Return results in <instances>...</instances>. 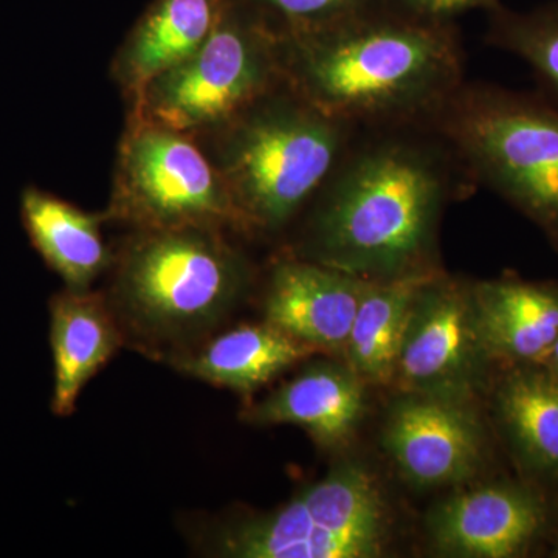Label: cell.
Returning <instances> with one entry per match:
<instances>
[{"label": "cell", "instance_id": "3957f363", "mask_svg": "<svg viewBox=\"0 0 558 558\" xmlns=\"http://www.w3.org/2000/svg\"><path fill=\"white\" fill-rule=\"evenodd\" d=\"M109 271L124 343L167 363L218 332L253 284L247 256L209 227L132 231Z\"/></svg>", "mask_w": 558, "mask_h": 558}, {"label": "cell", "instance_id": "e0dca14e", "mask_svg": "<svg viewBox=\"0 0 558 558\" xmlns=\"http://www.w3.org/2000/svg\"><path fill=\"white\" fill-rule=\"evenodd\" d=\"M312 354L317 352L263 319L213 333L170 365L213 387L250 396Z\"/></svg>", "mask_w": 558, "mask_h": 558}, {"label": "cell", "instance_id": "5bb4252c", "mask_svg": "<svg viewBox=\"0 0 558 558\" xmlns=\"http://www.w3.org/2000/svg\"><path fill=\"white\" fill-rule=\"evenodd\" d=\"M50 347L53 354L54 416L75 413L83 388L124 344L123 333L105 292L70 290L49 301Z\"/></svg>", "mask_w": 558, "mask_h": 558}, {"label": "cell", "instance_id": "cb8c5ba5", "mask_svg": "<svg viewBox=\"0 0 558 558\" xmlns=\"http://www.w3.org/2000/svg\"><path fill=\"white\" fill-rule=\"evenodd\" d=\"M539 366H543V368L548 369L550 374L558 377V339L553 344V348L549 349L546 357L542 360Z\"/></svg>", "mask_w": 558, "mask_h": 558}, {"label": "cell", "instance_id": "9a60e30c", "mask_svg": "<svg viewBox=\"0 0 558 558\" xmlns=\"http://www.w3.org/2000/svg\"><path fill=\"white\" fill-rule=\"evenodd\" d=\"M223 0H153L121 43L110 73L134 106L161 73L175 68L208 38Z\"/></svg>", "mask_w": 558, "mask_h": 558}, {"label": "cell", "instance_id": "8992f818", "mask_svg": "<svg viewBox=\"0 0 558 558\" xmlns=\"http://www.w3.org/2000/svg\"><path fill=\"white\" fill-rule=\"evenodd\" d=\"M432 128L461 165L542 227L558 250L556 102L462 84Z\"/></svg>", "mask_w": 558, "mask_h": 558}, {"label": "cell", "instance_id": "7a4b0ae2", "mask_svg": "<svg viewBox=\"0 0 558 558\" xmlns=\"http://www.w3.org/2000/svg\"><path fill=\"white\" fill-rule=\"evenodd\" d=\"M282 83L351 126H432L462 86L451 25L385 9L306 33H279Z\"/></svg>", "mask_w": 558, "mask_h": 558}, {"label": "cell", "instance_id": "d6986e66", "mask_svg": "<svg viewBox=\"0 0 558 558\" xmlns=\"http://www.w3.org/2000/svg\"><path fill=\"white\" fill-rule=\"evenodd\" d=\"M439 270L368 281L343 360L366 384L395 380L400 343L416 293Z\"/></svg>", "mask_w": 558, "mask_h": 558}, {"label": "cell", "instance_id": "ba28073f", "mask_svg": "<svg viewBox=\"0 0 558 558\" xmlns=\"http://www.w3.org/2000/svg\"><path fill=\"white\" fill-rule=\"evenodd\" d=\"M106 220L132 231L209 227L244 233L229 186L199 140L128 117Z\"/></svg>", "mask_w": 558, "mask_h": 558}, {"label": "cell", "instance_id": "52a82bcc", "mask_svg": "<svg viewBox=\"0 0 558 558\" xmlns=\"http://www.w3.org/2000/svg\"><path fill=\"white\" fill-rule=\"evenodd\" d=\"M281 84L277 28L252 0H223L199 49L157 76L130 117L202 137Z\"/></svg>", "mask_w": 558, "mask_h": 558}, {"label": "cell", "instance_id": "30bf717a", "mask_svg": "<svg viewBox=\"0 0 558 558\" xmlns=\"http://www.w3.org/2000/svg\"><path fill=\"white\" fill-rule=\"evenodd\" d=\"M381 446L416 487L457 486L484 462L483 425L462 400L402 392L389 409Z\"/></svg>", "mask_w": 558, "mask_h": 558}, {"label": "cell", "instance_id": "4fadbf2b", "mask_svg": "<svg viewBox=\"0 0 558 558\" xmlns=\"http://www.w3.org/2000/svg\"><path fill=\"white\" fill-rule=\"evenodd\" d=\"M366 410V381L343 359L306 363L266 398L245 407L253 425H295L323 449H337L354 436Z\"/></svg>", "mask_w": 558, "mask_h": 558}, {"label": "cell", "instance_id": "277c9868", "mask_svg": "<svg viewBox=\"0 0 558 558\" xmlns=\"http://www.w3.org/2000/svg\"><path fill=\"white\" fill-rule=\"evenodd\" d=\"M354 130L281 84L196 138L226 180L244 233L275 234L315 199Z\"/></svg>", "mask_w": 558, "mask_h": 558}, {"label": "cell", "instance_id": "7402d4cb", "mask_svg": "<svg viewBox=\"0 0 558 558\" xmlns=\"http://www.w3.org/2000/svg\"><path fill=\"white\" fill-rule=\"evenodd\" d=\"M282 35L322 31L381 7V0H252Z\"/></svg>", "mask_w": 558, "mask_h": 558}, {"label": "cell", "instance_id": "44dd1931", "mask_svg": "<svg viewBox=\"0 0 558 558\" xmlns=\"http://www.w3.org/2000/svg\"><path fill=\"white\" fill-rule=\"evenodd\" d=\"M490 40L527 62L558 106V5L531 13L495 9Z\"/></svg>", "mask_w": 558, "mask_h": 558}, {"label": "cell", "instance_id": "5b68a950", "mask_svg": "<svg viewBox=\"0 0 558 558\" xmlns=\"http://www.w3.org/2000/svg\"><path fill=\"white\" fill-rule=\"evenodd\" d=\"M202 553L223 558H374L391 539V513L379 481L344 459L269 512L209 523Z\"/></svg>", "mask_w": 558, "mask_h": 558}, {"label": "cell", "instance_id": "9c48e42d", "mask_svg": "<svg viewBox=\"0 0 558 558\" xmlns=\"http://www.w3.org/2000/svg\"><path fill=\"white\" fill-rule=\"evenodd\" d=\"M488 362L472 286L438 271L413 301L392 381L402 392L472 402Z\"/></svg>", "mask_w": 558, "mask_h": 558}, {"label": "cell", "instance_id": "ffe728a7", "mask_svg": "<svg viewBox=\"0 0 558 558\" xmlns=\"http://www.w3.org/2000/svg\"><path fill=\"white\" fill-rule=\"evenodd\" d=\"M495 409L521 462L558 480V377L539 365L513 369L499 384Z\"/></svg>", "mask_w": 558, "mask_h": 558}, {"label": "cell", "instance_id": "2e32d148", "mask_svg": "<svg viewBox=\"0 0 558 558\" xmlns=\"http://www.w3.org/2000/svg\"><path fill=\"white\" fill-rule=\"evenodd\" d=\"M476 326L490 360L539 365L558 339V289L515 278L472 286Z\"/></svg>", "mask_w": 558, "mask_h": 558}, {"label": "cell", "instance_id": "6da1fadb", "mask_svg": "<svg viewBox=\"0 0 558 558\" xmlns=\"http://www.w3.org/2000/svg\"><path fill=\"white\" fill-rule=\"evenodd\" d=\"M417 126L349 148L317 196L292 255L363 279L438 270L436 230L451 190V148Z\"/></svg>", "mask_w": 558, "mask_h": 558}, {"label": "cell", "instance_id": "ac0fdd59", "mask_svg": "<svg viewBox=\"0 0 558 558\" xmlns=\"http://www.w3.org/2000/svg\"><path fill=\"white\" fill-rule=\"evenodd\" d=\"M21 219L32 247L70 290H90L116 252L102 238L105 211L87 213L38 186L21 194Z\"/></svg>", "mask_w": 558, "mask_h": 558}, {"label": "cell", "instance_id": "8fae6325", "mask_svg": "<svg viewBox=\"0 0 558 558\" xmlns=\"http://www.w3.org/2000/svg\"><path fill=\"white\" fill-rule=\"evenodd\" d=\"M368 281L289 253L267 274L264 319L315 352L343 359Z\"/></svg>", "mask_w": 558, "mask_h": 558}, {"label": "cell", "instance_id": "603a6c76", "mask_svg": "<svg viewBox=\"0 0 558 558\" xmlns=\"http://www.w3.org/2000/svg\"><path fill=\"white\" fill-rule=\"evenodd\" d=\"M385 9L428 24L451 25L473 10L498 9V0H381Z\"/></svg>", "mask_w": 558, "mask_h": 558}, {"label": "cell", "instance_id": "7c38bea8", "mask_svg": "<svg viewBox=\"0 0 558 558\" xmlns=\"http://www.w3.org/2000/svg\"><path fill=\"white\" fill-rule=\"evenodd\" d=\"M546 510L535 492L512 483L457 492L429 510L427 532L444 556H521L545 527Z\"/></svg>", "mask_w": 558, "mask_h": 558}]
</instances>
